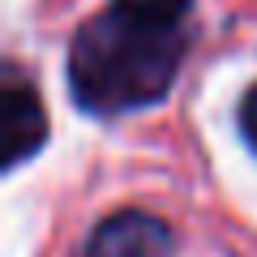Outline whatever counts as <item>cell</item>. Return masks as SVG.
Returning <instances> with one entry per match:
<instances>
[{"mask_svg": "<svg viewBox=\"0 0 257 257\" xmlns=\"http://www.w3.org/2000/svg\"><path fill=\"white\" fill-rule=\"evenodd\" d=\"M184 39L176 30H146L103 13L86 22L69 47V86L86 111H133L172 90Z\"/></svg>", "mask_w": 257, "mask_h": 257, "instance_id": "6da1fadb", "label": "cell"}, {"mask_svg": "<svg viewBox=\"0 0 257 257\" xmlns=\"http://www.w3.org/2000/svg\"><path fill=\"white\" fill-rule=\"evenodd\" d=\"M172 227L146 210H120L94 227L86 257H167Z\"/></svg>", "mask_w": 257, "mask_h": 257, "instance_id": "7a4b0ae2", "label": "cell"}, {"mask_svg": "<svg viewBox=\"0 0 257 257\" xmlns=\"http://www.w3.org/2000/svg\"><path fill=\"white\" fill-rule=\"evenodd\" d=\"M0 142H5V167L39 155L47 142V111L39 94L22 82H9L0 94Z\"/></svg>", "mask_w": 257, "mask_h": 257, "instance_id": "3957f363", "label": "cell"}, {"mask_svg": "<svg viewBox=\"0 0 257 257\" xmlns=\"http://www.w3.org/2000/svg\"><path fill=\"white\" fill-rule=\"evenodd\" d=\"M193 0H111V13L146 30H176Z\"/></svg>", "mask_w": 257, "mask_h": 257, "instance_id": "277c9868", "label": "cell"}, {"mask_svg": "<svg viewBox=\"0 0 257 257\" xmlns=\"http://www.w3.org/2000/svg\"><path fill=\"white\" fill-rule=\"evenodd\" d=\"M240 133H244V142L257 150V82L244 90V99H240Z\"/></svg>", "mask_w": 257, "mask_h": 257, "instance_id": "5b68a950", "label": "cell"}]
</instances>
